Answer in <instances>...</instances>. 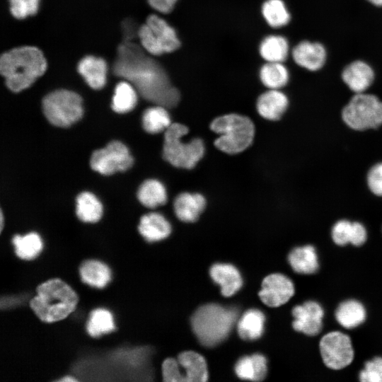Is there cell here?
Segmentation results:
<instances>
[{
	"label": "cell",
	"instance_id": "obj_21",
	"mask_svg": "<svg viewBox=\"0 0 382 382\" xmlns=\"http://www.w3.org/2000/svg\"><path fill=\"white\" fill-rule=\"evenodd\" d=\"M138 230L147 241L155 242L167 238L171 232V226L162 214L151 212L141 217Z\"/></svg>",
	"mask_w": 382,
	"mask_h": 382
},
{
	"label": "cell",
	"instance_id": "obj_37",
	"mask_svg": "<svg viewBox=\"0 0 382 382\" xmlns=\"http://www.w3.org/2000/svg\"><path fill=\"white\" fill-rule=\"evenodd\" d=\"M359 378L361 382H382V357H377L366 361Z\"/></svg>",
	"mask_w": 382,
	"mask_h": 382
},
{
	"label": "cell",
	"instance_id": "obj_17",
	"mask_svg": "<svg viewBox=\"0 0 382 382\" xmlns=\"http://www.w3.org/2000/svg\"><path fill=\"white\" fill-rule=\"evenodd\" d=\"M209 274L212 280L220 286L221 294L226 297L236 294L243 285L239 271L231 264H214L211 267Z\"/></svg>",
	"mask_w": 382,
	"mask_h": 382
},
{
	"label": "cell",
	"instance_id": "obj_45",
	"mask_svg": "<svg viewBox=\"0 0 382 382\" xmlns=\"http://www.w3.org/2000/svg\"><path fill=\"white\" fill-rule=\"evenodd\" d=\"M0 219H1V226H0V229H1V232L2 230H3V228H4V215H3L2 211H1V216H0Z\"/></svg>",
	"mask_w": 382,
	"mask_h": 382
},
{
	"label": "cell",
	"instance_id": "obj_7",
	"mask_svg": "<svg viewBox=\"0 0 382 382\" xmlns=\"http://www.w3.org/2000/svg\"><path fill=\"white\" fill-rule=\"evenodd\" d=\"M138 36L142 47L153 56L173 53L182 47L181 39L175 27L156 14L148 16L139 28Z\"/></svg>",
	"mask_w": 382,
	"mask_h": 382
},
{
	"label": "cell",
	"instance_id": "obj_28",
	"mask_svg": "<svg viewBox=\"0 0 382 382\" xmlns=\"http://www.w3.org/2000/svg\"><path fill=\"white\" fill-rule=\"evenodd\" d=\"M260 13L265 23L271 28L286 26L291 21V14L283 0H264Z\"/></svg>",
	"mask_w": 382,
	"mask_h": 382
},
{
	"label": "cell",
	"instance_id": "obj_6",
	"mask_svg": "<svg viewBox=\"0 0 382 382\" xmlns=\"http://www.w3.org/2000/svg\"><path fill=\"white\" fill-rule=\"evenodd\" d=\"M188 128L180 123H173L165 131L163 158L175 167L192 169L203 157L204 144L199 138L184 142L183 137Z\"/></svg>",
	"mask_w": 382,
	"mask_h": 382
},
{
	"label": "cell",
	"instance_id": "obj_25",
	"mask_svg": "<svg viewBox=\"0 0 382 382\" xmlns=\"http://www.w3.org/2000/svg\"><path fill=\"white\" fill-rule=\"evenodd\" d=\"M265 316L255 308L248 310L238 319L237 330L239 336L245 340L260 338L265 329Z\"/></svg>",
	"mask_w": 382,
	"mask_h": 382
},
{
	"label": "cell",
	"instance_id": "obj_22",
	"mask_svg": "<svg viewBox=\"0 0 382 382\" xmlns=\"http://www.w3.org/2000/svg\"><path fill=\"white\" fill-rule=\"evenodd\" d=\"M77 69L92 88L100 89L105 84L107 65L103 59L93 56L85 57L79 62Z\"/></svg>",
	"mask_w": 382,
	"mask_h": 382
},
{
	"label": "cell",
	"instance_id": "obj_31",
	"mask_svg": "<svg viewBox=\"0 0 382 382\" xmlns=\"http://www.w3.org/2000/svg\"><path fill=\"white\" fill-rule=\"evenodd\" d=\"M76 212L83 222H97L102 216L103 207L97 197L91 192H83L76 198Z\"/></svg>",
	"mask_w": 382,
	"mask_h": 382
},
{
	"label": "cell",
	"instance_id": "obj_18",
	"mask_svg": "<svg viewBox=\"0 0 382 382\" xmlns=\"http://www.w3.org/2000/svg\"><path fill=\"white\" fill-rule=\"evenodd\" d=\"M178 362L185 382H204L208 379V369L204 358L194 351L179 354Z\"/></svg>",
	"mask_w": 382,
	"mask_h": 382
},
{
	"label": "cell",
	"instance_id": "obj_30",
	"mask_svg": "<svg viewBox=\"0 0 382 382\" xmlns=\"http://www.w3.org/2000/svg\"><path fill=\"white\" fill-rule=\"evenodd\" d=\"M137 197L146 207L156 208L167 202V192L164 185L158 180L149 179L139 188Z\"/></svg>",
	"mask_w": 382,
	"mask_h": 382
},
{
	"label": "cell",
	"instance_id": "obj_19",
	"mask_svg": "<svg viewBox=\"0 0 382 382\" xmlns=\"http://www.w3.org/2000/svg\"><path fill=\"white\" fill-rule=\"evenodd\" d=\"M206 206V199L200 194L183 192L175 199L173 207L177 217L184 222L198 219Z\"/></svg>",
	"mask_w": 382,
	"mask_h": 382
},
{
	"label": "cell",
	"instance_id": "obj_15",
	"mask_svg": "<svg viewBox=\"0 0 382 382\" xmlns=\"http://www.w3.org/2000/svg\"><path fill=\"white\" fill-rule=\"evenodd\" d=\"M288 105V97L280 89H268L258 96L256 102L260 115L269 120H279Z\"/></svg>",
	"mask_w": 382,
	"mask_h": 382
},
{
	"label": "cell",
	"instance_id": "obj_33",
	"mask_svg": "<svg viewBox=\"0 0 382 382\" xmlns=\"http://www.w3.org/2000/svg\"><path fill=\"white\" fill-rule=\"evenodd\" d=\"M166 108L156 105L145 110L142 115V125L149 133L156 134L166 131L171 125Z\"/></svg>",
	"mask_w": 382,
	"mask_h": 382
},
{
	"label": "cell",
	"instance_id": "obj_8",
	"mask_svg": "<svg viewBox=\"0 0 382 382\" xmlns=\"http://www.w3.org/2000/svg\"><path fill=\"white\" fill-rule=\"evenodd\" d=\"M343 122L352 129L365 131L382 125V101L375 95L355 93L341 112Z\"/></svg>",
	"mask_w": 382,
	"mask_h": 382
},
{
	"label": "cell",
	"instance_id": "obj_41",
	"mask_svg": "<svg viewBox=\"0 0 382 382\" xmlns=\"http://www.w3.org/2000/svg\"><path fill=\"white\" fill-rule=\"evenodd\" d=\"M149 6L158 13L169 14L176 8L180 0H147Z\"/></svg>",
	"mask_w": 382,
	"mask_h": 382
},
{
	"label": "cell",
	"instance_id": "obj_9",
	"mask_svg": "<svg viewBox=\"0 0 382 382\" xmlns=\"http://www.w3.org/2000/svg\"><path fill=\"white\" fill-rule=\"evenodd\" d=\"M42 110L52 125L62 127H69L83 115L82 99L73 91L57 90L43 98Z\"/></svg>",
	"mask_w": 382,
	"mask_h": 382
},
{
	"label": "cell",
	"instance_id": "obj_1",
	"mask_svg": "<svg viewBox=\"0 0 382 382\" xmlns=\"http://www.w3.org/2000/svg\"><path fill=\"white\" fill-rule=\"evenodd\" d=\"M115 71L129 80L144 98L156 105L171 108L180 99L179 91L172 85L164 69L135 49L130 50L128 56L122 52Z\"/></svg>",
	"mask_w": 382,
	"mask_h": 382
},
{
	"label": "cell",
	"instance_id": "obj_43",
	"mask_svg": "<svg viewBox=\"0 0 382 382\" xmlns=\"http://www.w3.org/2000/svg\"><path fill=\"white\" fill-rule=\"evenodd\" d=\"M59 382H76L78 380L72 376H65L60 379L57 380Z\"/></svg>",
	"mask_w": 382,
	"mask_h": 382
},
{
	"label": "cell",
	"instance_id": "obj_34",
	"mask_svg": "<svg viewBox=\"0 0 382 382\" xmlns=\"http://www.w3.org/2000/svg\"><path fill=\"white\" fill-rule=\"evenodd\" d=\"M137 95L135 88L127 81H121L115 88L112 108L118 113H125L136 105Z\"/></svg>",
	"mask_w": 382,
	"mask_h": 382
},
{
	"label": "cell",
	"instance_id": "obj_11",
	"mask_svg": "<svg viewBox=\"0 0 382 382\" xmlns=\"http://www.w3.org/2000/svg\"><path fill=\"white\" fill-rule=\"evenodd\" d=\"M90 163L95 171L108 175L129 168L133 163V158L124 144L112 141L105 147L95 151Z\"/></svg>",
	"mask_w": 382,
	"mask_h": 382
},
{
	"label": "cell",
	"instance_id": "obj_36",
	"mask_svg": "<svg viewBox=\"0 0 382 382\" xmlns=\"http://www.w3.org/2000/svg\"><path fill=\"white\" fill-rule=\"evenodd\" d=\"M353 235V222L346 219L337 221L331 231L334 243L338 245H345L352 242Z\"/></svg>",
	"mask_w": 382,
	"mask_h": 382
},
{
	"label": "cell",
	"instance_id": "obj_44",
	"mask_svg": "<svg viewBox=\"0 0 382 382\" xmlns=\"http://www.w3.org/2000/svg\"><path fill=\"white\" fill-rule=\"evenodd\" d=\"M373 5L376 6H382V0H366Z\"/></svg>",
	"mask_w": 382,
	"mask_h": 382
},
{
	"label": "cell",
	"instance_id": "obj_39",
	"mask_svg": "<svg viewBox=\"0 0 382 382\" xmlns=\"http://www.w3.org/2000/svg\"><path fill=\"white\" fill-rule=\"evenodd\" d=\"M163 380L166 382H183L184 378L180 371L177 359L168 358L161 366Z\"/></svg>",
	"mask_w": 382,
	"mask_h": 382
},
{
	"label": "cell",
	"instance_id": "obj_32",
	"mask_svg": "<svg viewBox=\"0 0 382 382\" xmlns=\"http://www.w3.org/2000/svg\"><path fill=\"white\" fill-rule=\"evenodd\" d=\"M16 255L23 260H30L37 257L41 252L43 243L39 234L31 232L24 236L18 234L12 238Z\"/></svg>",
	"mask_w": 382,
	"mask_h": 382
},
{
	"label": "cell",
	"instance_id": "obj_24",
	"mask_svg": "<svg viewBox=\"0 0 382 382\" xmlns=\"http://www.w3.org/2000/svg\"><path fill=\"white\" fill-rule=\"evenodd\" d=\"M288 260L294 271L299 274H313L319 267L316 249L311 245L294 248Z\"/></svg>",
	"mask_w": 382,
	"mask_h": 382
},
{
	"label": "cell",
	"instance_id": "obj_14",
	"mask_svg": "<svg viewBox=\"0 0 382 382\" xmlns=\"http://www.w3.org/2000/svg\"><path fill=\"white\" fill-rule=\"evenodd\" d=\"M291 56L298 66L309 71H317L325 62L326 50L319 42L303 40L294 47Z\"/></svg>",
	"mask_w": 382,
	"mask_h": 382
},
{
	"label": "cell",
	"instance_id": "obj_35",
	"mask_svg": "<svg viewBox=\"0 0 382 382\" xmlns=\"http://www.w3.org/2000/svg\"><path fill=\"white\" fill-rule=\"evenodd\" d=\"M115 328L113 316L105 308H96L91 311L86 324L87 332L93 337L109 333Z\"/></svg>",
	"mask_w": 382,
	"mask_h": 382
},
{
	"label": "cell",
	"instance_id": "obj_3",
	"mask_svg": "<svg viewBox=\"0 0 382 382\" xmlns=\"http://www.w3.org/2000/svg\"><path fill=\"white\" fill-rule=\"evenodd\" d=\"M47 63L37 47L25 46L4 53L0 58V72L7 87L13 92L28 88L45 71Z\"/></svg>",
	"mask_w": 382,
	"mask_h": 382
},
{
	"label": "cell",
	"instance_id": "obj_42",
	"mask_svg": "<svg viewBox=\"0 0 382 382\" xmlns=\"http://www.w3.org/2000/svg\"><path fill=\"white\" fill-rule=\"evenodd\" d=\"M367 238L365 227L359 222H353V235L351 243L355 246L363 245Z\"/></svg>",
	"mask_w": 382,
	"mask_h": 382
},
{
	"label": "cell",
	"instance_id": "obj_10",
	"mask_svg": "<svg viewBox=\"0 0 382 382\" xmlns=\"http://www.w3.org/2000/svg\"><path fill=\"white\" fill-rule=\"evenodd\" d=\"M319 348L324 364L328 368L340 370L349 365L354 359V349L349 337L339 331L325 335Z\"/></svg>",
	"mask_w": 382,
	"mask_h": 382
},
{
	"label": "cell",
	"instance_id": "obj_26",
	"mask_svg": "<svg viewBox=\"0 0 382 382\" xmlns=\"http://www.w3.org/2000/svg\"><path fill=\"white\" fill-rule=\"evenodd\" d=\"M79 273L84 283L100 289L105 287L111 279L108 266L96 260H88L81 263Z\"/></svg>",
	"mask_w": 382,
	"mask_h": 382
},
{
	"label": "cell",
	"instance_id": "obj_12",
	"mask_svg": "<svg viewBox=\"0 0 382 382\" xmlns=\"http://www.w3.org/2000/svg\"><path fill=\"white\" fill-rule=\"evenodd\" d=\"M294 285L289 277L282 274L274 273L263 279L259 296L265 305L278 307L286 303L294 296Z\"/></svg>",
	"mask_w": 382,
	"mask_h": 382
},
{
	"label": "cell",
	"instance_id": "obj_38",
	"mask_svg": "<svg viewBox=\"0 0 382 382\" xmlns=\"http://www.w3.org/2000/svg\"><path fill=\"white\" fill-rule=\"evenodd\" d=\"M10 11L16 18L22 19L36 13L40 0H8Z\"/></svg>",
	"mask_w": 382,
	"mask_h": 382
},
{
	"label": "cell",
	"instance_id": "obj_20",
	"mask_svg": "<svg viewBox=\"0 0 382 382\" xmlns=\"http://www.w3.org/2000/svg\"><path fill=\"white\" fill-rule=\"evenodd\" d=\"M257 52L264 62H284L289 53V44L284 36L270 34L261 39L257 46Z\"/></svg>",
	"mask_w": 382,
	"mask_h": 382
},
{
	"label": "cell",
	"instance_id": "obj_4",
	"mask_svg": "<svg viewBox=\"0 0 382 382\" xmlns=\"http://www.w3.org/2000/svg\"><path fill=\"white\" fill-rule=\"evenodd\" d=\"M238 316L235 307L208 303L198 308L191 318L192 330L199 342L205 347H214L231 332Z\"/></svg>",
	"mask_w": 382,
	"mask_h": 382
},
{
	"label": "cell",
	"instance_id": "obj_23",
	"mask_svg": "<svg viewBox=\"0 0 382 382\" xmlns=\"http://www.w3.org/2000/svg\"><path fill=\"white\" fill-rule=\"evenodd\" d=\"M234 369L237 376L243 380L260 381L267 374V359L260 354L245 356L238 360Z\"/></svg>",
	"mask_w": 382,
	"mask_h": 382
},
{
	"label": "cell",
	"instance_id": "obj_5",
	"mask_svg": "<svg viewBox=\"0 0 382 382\" xmlns=\"http://www.w3.org/2000/svg\"><path fill=\"white\" fill-rule=\"evenodd\" d=\"M210 128L219 135L214 141L216 147L229 154L243 151L254 139L255 127L252 120L246 116L236 113L215 118Z\"/></svg>",
	"mask_w": 382,
	"mask_h": 382
},
{
	"label": "cell",
	"instance_id": "obj_40",
	"mask_svg": "<svg viewBox=\"0 0 382 382\" xmlns=\"http://www.w3.org/2000/svg\"><path fill=\"white\" fill-rule=\"evenodd\" d=\"M367 185L375 195L382 196V162L374 165L367 174Z\"/></svg>",
	"mask_w": 382,
	"mask_h": 382
},
{
	"label": "cell",
	"instance_id": "obj_27",
	"mask_svg": "<svg viewBox=\"0 0 382 382\" xmlns=\"http://www.w3.org/2000/svg\"><path fill=\"white\" fill-rule=\"evenodd\" d=\"M260 82L268 89H281L289 81V71L284 62H266L258 70Z\"/></svg>",
	"mask_w": 382,
	"mask_h": 382
},
{
	"label": "cell",
	"instance_id": "obj_2",
	"mask_svg": "<svg viewBox=\"0 0 382 382\" xmlns=\"http://www.w3.org/2000/svg\"><path fill=\"white\" fill-rule=\"evenodd\" d=\"M79 296L76 291L59 278L50 279L36 288V295L29 305L42 322L52 323L66 318L76 308Z\"/></svg>",
	"mask_w": 382,
	"mask_h": 382
},
{
	"label": "cell",
	"instance_id": "obj_16",
	"mask_svg": "<svg viewBox=\"0 0 382 382\" xmlns=\"http://www.w3.org/2000/svg\"><path fill=\"white\" fill-rule=\"evenodd\" d=\"M342 79L355 93H364L372 84L374 72L367 63L357 60L345 66L342 73Z\"/></svg>",
	"mask_w": 382,
	"mask_h": 382
},
{
	"label": "cell",
	"instance_id": "obj_13",
	"mask_svg": "<svg viewBox=\"0 0 382 382\" xmlns=\"http://www.w3.org/2000/svg\"><path fill=\"white\" fill-rule=\"evenodd\" d=\"M292 326L298 332L314 336L320 332L323 328L324 311L321 306L313 301H308L302 305L293 308Z\"/></svg>",
	"mask_w": 382,
	"mask_h": 382
},
{
	"label": "cell",
	"instance_id": "obj_29",
	"mask_svg": "<svg viewBox=\"0 0 382 382\" xmlns=\"http://www.w3.org/2000/svg\"><path fill=\"white\" fill-rule=\"evenodd\" d=\"M337 322L345 328H354L366 319V310L361 303L349 299L342 302L335 311Z\"/></svg>",
	"mask_w": 382,
	"mask_h": 382
}]
</instances>
